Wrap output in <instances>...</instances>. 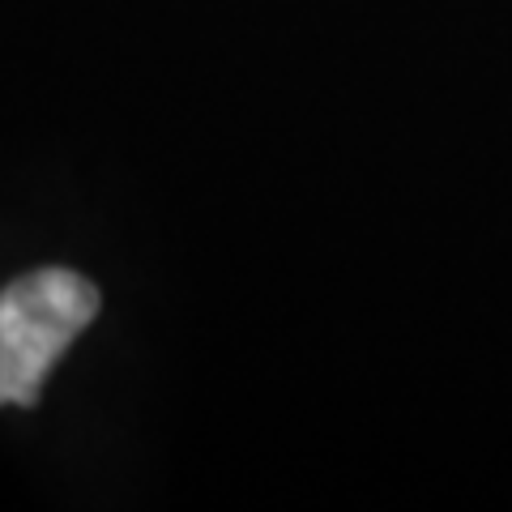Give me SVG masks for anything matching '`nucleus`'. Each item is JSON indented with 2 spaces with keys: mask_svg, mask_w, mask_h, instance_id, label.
I'll use <instances>...</instances> for the list:
<instances>
[{
  "mask_svg": "<svg viewBox=\"0 0 512 512\" xmlns=\"http://www.w3.org/2000/svg\"><path fill=\"white\" fill-rule=\"evenodd\" d=\"M94 312L99 286L73 269L47 265L0 291V406H35L52 363Z\"/></svg>",
  "mask_w": 512,
  "mask_h": 512,
  "instance_id": "obj_1",
  "label": "nucleus"
}]
</instances>
